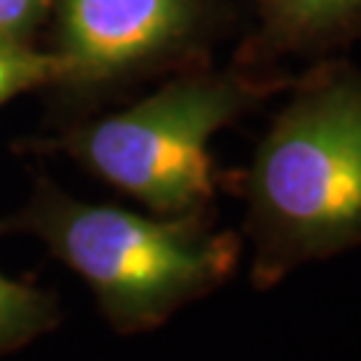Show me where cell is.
<instances>
[{
  "mask_svg": "<svg viewBox=\"0 0 361 361\" xmlns=\"http://www.w3.org/2000/svg\"><path fill=\"white\" fill-rule=\"evenodd\" d=\"M286 91L244 174L255 289L361 249V67L329 56Z\"/></svg>",
  "mask_w": 361,
  "mask_h": 361,
  "instance_id": "cell-1",
  "label": "cell"
},
{
  "mask_svg": "<svg viewBox=\"0 0 361 361\" xmlns=\"http://www.w3.org/2000/svg\"><path fill=\"white\" fill-rule=\"evenodd\" d=\"M16 228L40 241L94 292L107 324L150 332L188 302L233 276L244 252L241 235L219 231L207 212L155 214L110 204H83L43 185Z\"/></svg>",
  "mask_w": 361,
  "mask_h": 361,
  "instance_id": "cell-2",
  "label": "cell"
},
{
  "mask_svg": "<svg viewBox=\"0 0 361 361\" xmlns=\"http://www.w3.org/2000/svg\"><path fill=\"white\" fill-rule=\"evenodd\" d=\"M289 73L193 70L166 80L145 99L86 126L73 153L113 188L155 214L207 212L217 193L212 137L249 107L286 91Z\"/></svg>",
  "mask_w": 361,
  "mask_h": 361,
  "instance_id": "cell-3",
  "label": "cell"
},
{
  "mask_svg": "<svg viewBox=\"0 0 361 361\" xmlns=\"http://www.w3.org/2000/svg\"><path fill=\"white\" fill-rule=\"evenodd\" d=\"M204 19V0H59L56 56L73 80L107 83L190 51Z\"/></svg>",
  "mask_w": 361,
  "mask_h": 361,
  "instance_id": "cell-4",
  "label": "cell"
},
{
  "mask_svg": "<svg viewBox=\"0 0 361 361\" xmlns=\"http://www.w3.org/2000/svg\"><path fill=\"white\" fill-rule=\"evenodd\" d=\"M257 16L255 51L276 65H305L345 56L361 43V0H252Z\"/></svg>",
  "mask_w": 361,
  "mask_h": 361,
  "instance_id": "cell-5",
  "label": "cell"
},
{
  "mask_svg": "<svg viewBox=\"0 0 361 361\" xmlns=\"http://www.w3.org/2000/svg\"><path fill=\"white\" fill-rule=\"evenodd\" d=\"M62 319L59 302L43 292L0 273V353L19 350L51 332Z\"/></svg>",
  "mask_w": 361,
  "mask_h": 361,
  "instance_id": "cell-6",
  "label": "cell"
},
{
  "mask_svg": "<svg viewBox=\"0 0 361 361\" xmlns=\"http://www.w3.org/2000/svg\"><path fill=\"white\" fill-rule=\"evenodd\" d=\"M59 75H65V70L56 54L35 51L22 38L0 35V104Z\"/></svg>",
  "mask_w": 361,
  "mask_h": 361,
  "instance_id": "cell-7",
  "label": "cell"
},
{
  "mask_svg": "<svg viewBox=\"0 0 361 361\" xmlns=\"http://www.w3.org/2000/svg\"><path fill=\"white\" fill-rule=\"evenodd\" d=\"M46 0H0V35L25 38L38 25Z\"/></svg>",
  "mask_w": 361,
  "mask_h": 361,
  "instance_id": "cell-8",
  "label": "cell"
}]
</instances>
